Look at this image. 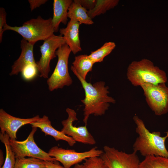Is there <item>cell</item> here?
Instances as JSON below:
<instances>
[{"instance_id":"1","label":"cell","mask_w":168,"mask_h":168,"mask_svg":"<svg viewBox=\"0 0 168 168\" xmlns=\"http://www.w3.org/2000/svg\"><path fill=\"white\" fill-rule=\"evenodd\" d=\"M74 74L79 80L85 91V98L81 102L84 105L83 121L86 125L90 115L98 116L104 114L110 104L115 103V100L108 95L109 87L105 86V82L99 81L92 84L77 73Z\"/></svg>"},{"instance_id":"2","label":"cell","mask_w":168,"mask_h":168,"mask_svg":"<svg viewBox=\"0 0 168 168\" xmlns=\"http://www.w3.org/2000/svg\"><path fill=\"white\" fill-rule=\"evenodd\" d=\"M133 119L138 134L133 145V152H139L145 157L154 156L168 157V150L165 145L168 138V131L166 135L162 137L159 131L151 132L143 121L137 115L133 116Z\"/></svg>"},{"instance_id":"3","label":"cell","mask_w":168,"mask_h":168,"mask_svg":"<svg viewBox=\"0 0 168 168\" xmlns=\"http://www.w3.org/2000/svg\"><path fill=\"white\" fill-rule=\"evenodd\" d=\"M126 75L128 79L134 86H140L145 84L166 83L167 81L165 71L147 58L132 62L128 67Z\"/></svg>"},{"instance_id":"4","label":"cell","mask_w":168,"mask_h":168,"mask_svg":"<svg viewBox=\"0 0 168 168\" xmlns=\"http://www.w3.org/2000/svg\"><path fill=\"white\" fill-rule=\"evenodd\" d=\"M7 30L16 32L21 35L23 39L34 44L39 41H44L54 32L52 18L45 19L40 16L25 22L21 26H12L7 24L3 31Z\"/></svg>"},{"instance_id":"5","label":"cell","mask_w":168,"mask_h":168,"mask_svg":"<svg viewBox=\"0 0 168 168\" xmlns=\"http://www.w3.org/2000/svg\"><path fill=\"white\" fill-rule=\"evenodd\" d=\"M72 52L68 45L65 44L58 48L56 52L58 61L54 71L48 78L47 84L49 90L52 91L69 86L72 82L68 69L69 55Z\"/></svg>"},{"instance_id":"6","label":"cell","mask_w":168,"mask_h":168,"mask_svg":"<svg viewBox=\"0 0 168 168\" xmlns=\"http://www.w3.org/2000/svg\"><path fill=\"white\" fill-rule=\"evenodd\" d=\"M140 86L147 105L155 115L161 116L168 112V87L166 83L145 84Z\"/></svg>"},{"instance_id":"7","label":"cell","mask_w":168,"mask_h":168,"mask_svg":"<svg viewBox=\"0 0 168 168\" xmlns=\"http://www.w3.org/2000/svg\"><path fill=\"white\" fill-rule=\"evenodd\" d=\"M32 128L31 131L26 140L18 141L9 139L10 145L16 158L28 156L38 158L44 161L54 162L58 161L37 145L34 140V135L37 128L33 127H32Z\"/></svg>"},{"instance_id":"8","label":"cell","mask_w":168,"mask_h":168,"mask_svg":"<svg viewBox=\"0 0 168 168\" xmlns=\"http://www.w3.org/2000/svg\"><path fill=\"white\" fill-rule=\"evenodd\" d=\"M100 156L107 168H139L140 162L137 152L127 153L105 146Z\"/></svg>"},{"instance_id":"9","label":"cell","mask_w":168,"mask_h":168,"mask_svg":"<svg viewBox=\"0 0 168 168\" xmlns=\"http://www.w3.org/2000/svg\"><path fill=\"white\" fill-rule=\"evenodd\" d=\"M103 153V151L98 149L97 147L87 151L78 152L74 150L65 149L57 146L52 147L48 152L51 157L60 162L65 168H70L87 158L100 157Z\"/></svg>"},{"instance_id":"10","label":"cell","mask_w":168,"mask_h":168,"mask_svg":"<svg viewBox=\"0 0 168 168\" xmlns=\"http://www.w3.org/2000/svg\"><path fill=\"white\" fill-rule=\"evenodd\" d=\"M66 44L63 36L54 34L44 41L40 46L41 57L36 63L40 77L48 78L50 72L51 61L56 56V52L61 46Z\"/></svg>"},{"instance_id":"11","label":"cell","mask_w":168,"mask_h":168,"mask_svg":"<svg viewBox=\"0 0 168 168\" xmlns=\"http://www.w3.org/2000/svg\"><path fill=\"white\" fill-rule=\"evenodd\" d=\"M66 111L68 117L61 122L63 127L61 131L66 135L72 137L76 142L86 144H95L96 141L88 131L86 125L77 127L73 125V122L78 120L75 110L67 108Z\"/></svg>"},{"instance_id":"12","label":"cell","mask_w":168,"mask_h":168,"mask_svg":"<svg viewBox=\"0 0 168 168\" xmlns=\"http://www.w3.org/2000/svg\"><path fill=\"white\" fill-rule=\"evenodd\" d=\"M37 115L31 118L23 119L15 117L7 113L2 109H0V128L1 133H6L10 139H16V133L22 126L35 122L40 118Z\"/></svg>"},{"instance_id":"13","label":"cell","mask_w":168,"mask_h":168,"mask_svg":"<svg viewBox=\"0 0 168 168\" xmlns=\"http://www.w3.org/2000/svg\"><path fill=\"white\" fill-rule=\"evenodd\" d=\"M80 25L78 22L70 20L66 27L59 30L60 35L74 54L82 50L79 36Z\"/></svg>"},{"instance_id":"14","label":"cell","mask_w":168,"mask_h":168,"mask_svg":"<svg viewBox=\"0 0 168 168\" xmlns=\"http://www.w3.org/2000/svg\"><path fill=\"white\" fill-rule=\"evenodd\" d=\"M34 45L23 39H22L21 41V52L18 58L12 67V70L9 74L10 76L18 75L29 64H36L33 53Z\"/></svg>"},{"instance_id":"15","label":"cell","mask_w":168,"mask_h":168,"mask_svg":"<svg viewBox=\"0 0 168 168\" xmlns=\"http://www.w3.org/2000/svg\"><path fill=\"white\" fill-rule=\"evenodd\" d=\"M32 127L40 128L45 135H50L56 141L62 140L67 142L71 147L73 146L76 142L71 137L65 134L61 131L55 129L52 125L48 117L44 115L36 121L31 123Z\"/></svg>"},{"instance_id":"16","label":"cell","mask_w":168,"mask_h":168,"mask_svg":"<svg viewBox=\"0 0 168 168\" xmlns=\"http://www.w3.org/2000/svg\"><path fill=\"white\" fill-rule=\"evenodd\" d=\"M73 1L72 0H54L53 3V14L52 18L54 32L59 30V25L67 24L68 10Z\"/></svg>"},{"instance_id":"17","label":"cell","mask_w":168,"mask_h":168,"mask_svg":"<svg viewBox=\"0 0 168 168\" xmlns=\"http://www.w3.org/2000/svg\"><path fill=\"white\" fill-rule=\"evenodd\" d=\"M94 64L89 55H80L75 57L71 69L73 73H77L86 80L88 73L92 71Z\"/></svg>"},{"instance_id":"18","label":"cell","mask_w":168,"mask_h":168,"mask_svg":"<svg viewBox=\"0 0 168 168\" xmlns=\"http://www.w3.org/2000/svg\"><path fill=\"white\" fill-rule=\"evenodd\" d=\"M87 12L79 3L73 0L68 9V18L71 20L78 22L80 24H93L94 22L88 15Z\"/></svg>"},{"instance_id":"19","label":"cell","mask_w":168,"mask_h":168,"mask_svg":"<svg viewBox=\"0 0 168 168\" xmlns=\"http://www.w3.org/2000/svg\"><path fill=\"white\" fill-rule=\"evenodd\" d=\"M119 2V0H96L94 7L92 9L88 11V14L92 19L114 8L118 5Z\"/></svg>"},{"instance_id":"20","label":"cell","mask_w":168,"mask_h":168,"mask_svg":"<svg viewBox=\"0 0 168 168\" xmlns=\"http://www.w3.org/2000/svg\"><path fill=\"white\" fill-rule=\"evenodd\" d=\"M139 168H168V157L151 156L140 162Z\"/></svg>"},{"instance_id":"21","label":"cell","mask_w":168,"mask_h":168,"mask_svg":"<svg viewBox=\"0 0 168 168\" xmlns=\"http://www.w3.org/2000/svg\"><path fill=\"white\" fill-rule=\"evenodd\" d=\"M115 47L114 42L111 41L106 42L100 48L91 52L89 56L94 63L102 62L104 58L109 54Z\"/></svg>"},{"instance_id":"22","label":"cell","mask_w":168,"mask_h":168,"mask_svg":"<svg viewBox=\"0 0 168 168\" xmlns=\"http://www.w3.org/2000/svg\"><path fill=\"white\" fill-rule=\"evenodd\" d=\"M9 136L6 133L0 134V139L4 145L6 151V156L4 162L1 168H14L16 161L15 154L10 145Z\"/></svg>"},{"instance_id":"23","label":"cell","mask_w":168,"mask_h":168,"mask_svg":"<svg viewBox=\"0 0 168 168\" xmlns=\"http://www.w3.org/2000/svg\"><path fill=\"white\" fill-rule=\"evenodd\" d=\"M45 161L30 157L16 158L14 168H45Z\"/></svg>"},{"instance_id":"24","label":"cell","mask_w":168,"mask_h":168,"mask_svg":"<svg viewBox=\"0 0 168 168\" xmlns=\"http://www.w3.org/2000/svg\"><path fill=\"white\" fill-rule=\"evenodd\" d=\"M38 71L36 64L30 63L23 68L21 73L24 80L30 81L36 77Z\"/></svg>"},{"instance_id":"25","label":"cell","mask_w":168,"mask_h":168,"mask_svg":"<svg viewBox=\"0 0 168 168\" xmlns=\"http://www.w3.org/2000/svg\"><path fill=\"white\" fill-rule=\"evenodd\" d=\"M84 161L83 164L85 168H107L100 156L87 158Z\"/></svg>"},{"instance_id":"26","label":"cell","mask_w":168,"mask_h":168,"mask_svg":"<svg viewBox=\"0 0 168 168\" xmlns=\"http://www.w3.org/2000/svg\"><path fill=\"white\" fill-rule=\"evenodd\" d=\"M7 13L4 8H0V42L2 40L3 29L7 24L6 23Z\"/></svg>"},{"instance_id":"27","label":"cell","mask_w":168,"mask_h":168,"mask_svg":"<svg viewBox=\"0 0 168 168\" xmlns=\"http://www.w3.org/2000/svg\"><path fill=\"white\" fill-rule=\"evenodd\" d=\"M74 1L79 3L88 11L92 9L96 2V0H74Z\"/></svg>"},{"instance_id":"28","label":"cell","mask_w":168,"mask_h":168,"mask_svg":"<svg viewBox=\"0 0 168 168\" xmlns=\"http://www.w3.org/2000/svg\"><path fill=\"white\" fill-rule=\"evenodd\" d=\"M48 1L47 0H28L31 11H32L36 8L40 7L41 5L44 4Z\"/></svg>"},{"instance_id":"29","label":"cell","mask_w":168,"mask_h":168,"mask_svg":"<svg viewBox=\"0 0 168 168\" xmlns=\"http://www.w3.org/2000/svg\"><path fill=\"white\" fill-rule=\"evenodd\" d=\"M45 168H65L63 166L60 165L58 161L54 162L45 161Z\"/></svg>"},{"instance_id":"30","label":"cell","mask_w":168,"mask_h":168,"mask_svg":"<svg viewBox=\"0 0 168 168\" xmlns=\"http://www.w3.org/2000/svg\"><path fill=\"white\" fill-rule=\"evenodd\" d=\"M0 168L2 167L3 165L4 161V157L2 151L0 150Z\"/></svg>"},{"instance_id":"31","label":"cell","mask_w":168,"mask_h":168,"mask_svg":"<svg viewBox=\"0 0 168 168\" xmlns=\"http://www.w3.org/2000/svg\"><path fill=\"white\" fill-rule=\"evenodd\" d=\"M74 168H85L83 164H77L75 165Z\"/></svg>"}]
</instances>
